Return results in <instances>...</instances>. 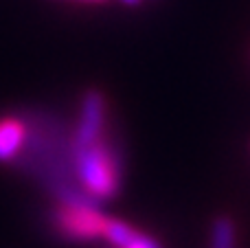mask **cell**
Segmentation results:
<instances>
[{
  "instance_id": "7a4b0ae2",
  "label": "cell",
  "mask_w": 250,
  "mask_h": 248,
  "mask_svg": "<svg viewBox=\"0 0 250 248\" xmlns=\"http://www.w3.org/2000/svg\"><path fill=\"white\" fill-rule=\"evenodd\" d=\"M108 220L101 209L73 207L55 202L51 211V228L66 242H95L105 237Z\"/></svg>"
},
{
  "instance_id": "9c48e42d",
  "label": "cell",
  "mask_w": 250,
  "mask_h": 248,
  "mask_svg": "<svg viewBox=\"0 0 250 248\" xmlns=\"http://www.w3.org/2000/svg\"><path fill=\"white\" fill-rule=\"evenodd\" d=\"M121 2L129 4V7H134V4H138V2H141V0H121Z\"/></svg>"
},
{
  "instance_id": "8992f818",
  "label": "cell",
  "mask_w": 250,
  "mask_h": 248,
  "mask_svg": "<svg viewBox=\"0 0 250 248\" xmlns=\"http://www.w3.org/2000/svg\"><path fill=\"white\" fill-rule=\"evenodd\" d=\"M138 231H134L132 227H129L127 222H123V220H108V227H105V240L110 242L112 246L117 248H123L127 246L129 242L134 240V235H136Z\"/></svg>"
},
{
  "instance_id": "277c9868",
  "label": "cell",
  "mask_w": 250,
  "mask_h": 248,
  "mask_svg": "<svg viewBox=\"0 0 250 248\" xmlns=\"http://www.w3.org/2000/svg\"><path fill=\"white\" fill-rule=\"evenodd\" d=\"M29 141V125L16 112L0 114V165H9L22 154Z\"/></svg>"
},
{
  "instance_id": "6da1fadb",
  "label": "cell",
  "mask_w": 250,
  "mask_h": 248,
  "mask_svg": "<svg viewBox=\"0 0 250 248\" xmlns=\"http://www.w3.org/2000/svg\"><path fill=\"white\" fill-rule=\"evenodd\" d=\"M70 167L75 183L101 205L117 198L121 189V154L105 134L90 145L70 149Z\"/></svg>"
},
{
  "instance_id": "ba28073f",
  "label": "cell",
  "mask_w": 250,
  "mask_h": 248,
  "mask_svg": "<svg viewBox=\"0 0 250 248\" xmlns=\"http://www.w3.org/2000/svg\"><path fill=\"white\" fill-rule=\"evenodd\" d=\"M66 2H88V4H99V2H105V0H66Z\"/></svg>"
},
{
  "instance_id": "3957f363",
  "label": "cell",
  "mask_w": 250,
  "mask_h": 248,
  "mask_svg": "<svg viewBox=\"0 0 250 248\" xmlns=\"http://www.w3.org/2000/svg\"><path fill=\"white\" fill-rule=\"evenodd\" d=\"M105 117H108V105H105L104 92L88 90L82 99L77 123L70 134V149L83 147L101 139L105 134Z\"/></svg>"
},
{
  "instance_id": "5b68a950",
  "label": "cell",
  "mask_w": 250,
  "mask_h": 248,
  "mask_svg": "<svg viewBox=\"0 0 250 248\" xmlns=\"http://www.w3.org/2000/svg\"><path fill=\"white\" fill-rule=\"evenodd\" d=\"M208 248H237V228L229 215H217L211 222Z\"/></svg>"
},
{
  "instance_id": "52a82bcc",
  "label": "cell",
  "mask_w": 250,
  "mask_h": 248,
  "mask_svg": "<svg viewBox=\"0 0 250 248\" xmlns=\"http://www.w3.org/2000/svg\"><path fill=\"white\" fill-rule=\"evenodd\" d=\"M123 248H160V244L154 240V237L143 235V233H136V235H134V240L129 242L127 246H123Z\"/></svg>"
}]
</instances>
